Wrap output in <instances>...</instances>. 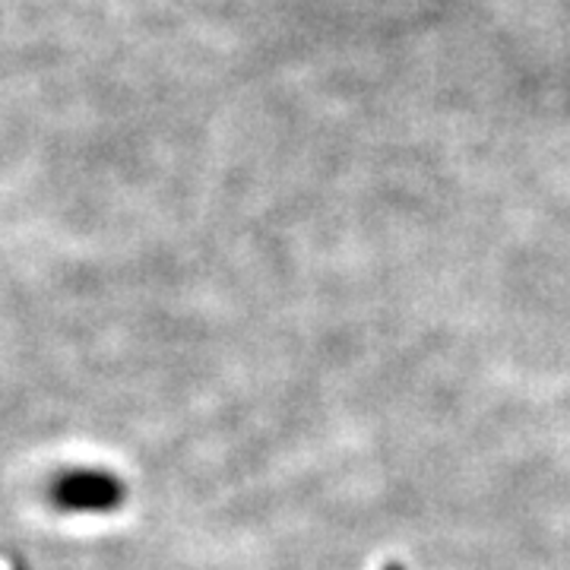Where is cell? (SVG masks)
I'll return each mask as SVG.
<instances>
[{
	"mask_svg": "<svg viewBox=\"0 0 570 570\" xmlns=\"http://www.w3.org/2000/svg\"><path fill=\"white\" fill-rule=\"evenodd\" d=\"M54 498L67 510H111L121 505L124 485L109 472H70L54 485Z\"/></svg>",
	"mask_w": 570,
	"mask_h": 570,
	"instance_id": "obj_1",
	"label": "cell"
},
{
	"mask_svg": "<svg viewBox=\"0 0 570 570\" xmlns=\"http://www.w3.org/2000/svg\"><path fill=\"white\" fill-rule=\"evenodd\" d=\"M384 570H403V568H399V564H387V568H384Z\"/></svg>",
	"mask_w": 570,
	"mask_h": 570,
	"instance_id": "obj_2",
	"label": "cell"
}]
</instances>
